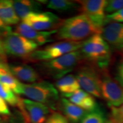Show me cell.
<instances>
[{
  "label": "cell",
  "mask_w": 123,
  "mask_h": 123,
  "mask_svg": "<svg viewBox=\"0 0 123 123\" xmlns=\"http://www.w3.org/2000/svg\"><path fill=\"white\" fill-rule=\"evenodd\" d=\"M101 29L92 22L84 14L62 20L55 34L58 39L71 42H83L96 33H101Z\"/></svg>",
  "instance_id": "1"
},
{
  "label": "cell",
  "mask_w": 123,
  "mask_h": 123,
  "mask_svg": "<svg viewBox=\"0 0 123 123\" xmlns=\"http://www.w3.org/2000/svg\"><path fill=\"white\" fill-rule=\"evenodd\" d=\"M83 59L92 63L99 70L107 69L111 60V48L101 33L92 35L83 42L80 49Z\"/></svg>",
  "instance_id": "2"
},
{
  "label": "cell",
  "mask_w": 123,
  "mask_h": 123,
  "mask_svg": "<svg viewBox=\"0 0 123 123\" xmlns=\"http://www.w3.org/2000/svg\"><path fill=\"white\" fill-rule=\"evenodd\" d=\"M18 95H24L29 99L49 106H53L59 99V92L53 84L42 80L33 83H21Z\"/></svg>",
  "instance_id": "3"
},
{
  "label": "cell",
  "mask_w": 123,
  "mask_h": 123,
  "mask_svg": "<svg viewBox=\"0 0 123 123\" xmlns=\"http://www.w3.org/2000/svg\"><path fill=\"white\" fill-rule=\"evenodd\" d=\"M83 59L79 50L71 52L56 59L43 62L40 64L43 73L54 79L58 80L70 74Z\"/></svg>",
  "instance_id": "4"
},
{
  "label": "cell",
  "mask_w": 123,
  "mask_h": 123,
  "mask_svg": "<svg viewBox=\"0 0 123 123\" xmlns=\"http://www.w3.org/2000/svg\"><path fill=\"white\" fill-rule=\"evenodd\" d=\"M83 42L62 41L50 44L43 48L36 50L27 58L31 61L42 62L56 59L67 54L79 50Z\"/></svg>",
  "instance_id": "5"
},
{
  "label": "cell",
  "mask_w": 123,
  "mask_h": 123,
  "mask_svg": "<svg viewBox=\"0 0 123 123\" xmlns=\"http://www.w3.org/2000/svg\"><path fill=\"white\" fill-rule=\"evenodd\" d=\"M6 54L21 58H28L39 47L35 42L15 32L11 31L1 38Z\"/></svg>",
  "instance_id": "6"
},
{
  "label": "cell",
  "mask_w": 123,
  "mask_h": 123,
  "mask_svg": "<svg viewBox=\"0 0 123 123\" xmlns=\"http://www.w3.org/2000/svg\"><path fill=\"white\" fill-rule=\"evenodd\" d=\"M91 64L81 66L75 75L80 88L95 98H101V71Z\"/></svg>",
  "instance_id": "7"
},
{
  "label": "cell",
  "mask_w": 123,
  "mask_h": 123,
  "mask_svg": "<svg viewBox=\"0 0 123 123\" xmlns=\"http://www.w3.org/2000/svg\"><path fill=\"white\" fill-rule=\"evenodd\" d=\"M100 71L101 98L110 108L119 107L123 104V87L115 78L110 75L107 69Z\"/></svg>",
  "instance_id": "8"
},
{
  "label": "cell",
  "mask_w": 123,
  "mask_h": 123,
  "mask_svg": "<svg viewBox=\"0 0 123 123\" xmlns=\"http://www.w3.org/2000/svg\"><path fill=\"white\" fill-rule=\"evenodd\" d=\"M17 107L25 123H44L50 113L49 106L30 99L20 98Z\"/></svg>",
  "instance_id": "9"
},
{
  "label": "cell",
  "mask_w": 123,
  "mask_h": 123,
  "mask_svg": "<svg viewBox=\"0 0 123 123\" xmlns=\"http://www.w3.org/2000/svg\"><path fill=\"white\" fill-rule=\"evenodd\" d=\"M62 20L57 15L50 12H39L29 14L22 20L36 30L46 31L56 30Z\"/></svg>",
  "instance_id": "10"
},
{
  "label": "cell",
  "mask_w": 123,
  "mask_h": 123,
  "mask_svg": "<svg viewBox=\"0 0 123 123\" xmlns=\"http://www.w3.org/2000/svg\"><path fill=\"white\" fill-rule=\"evenodd\" d=\"M79 4V10L88 17L95 25L102 29L106 19L105 0H83L77 1Z\"/></svg>",
  "instance_id": "11"
},
{
  "label": "cell",
  "mask_w": 123,
  "mask_h": 123,
  "mask_svg": "<svg viewBox=\"0 0 123 123\" xmlns=\"http://www.w3.org/2000/svg\"><path fill=\"white\" fill-rule=\"evenodd\" d=\"M15 32L35 42L39 46L53 42V35L56 34V30L46 31L36 30L21 21L15 27Z\"/></svg>",
  "instance_id": "12"
},
{
  "label": "cell",
  "mask_w": 123,
  "mask_h": 123,
  "mask_svg": "<svg viewBox=\"0 0 123 123\" xmlns=\"http://www.w3.org/2000/svg\"><path fill=\"white\" fill-rule=\"evenodd\" d=\"M101 34L110 48L123 51V24L111 22L105 25Z\"/></svg>",
  "instance_id": "13"
},
{
  "label": "cell",
  "mask_w": 123,
  "mask_h": 123,
  "mask_svg": "<svg viewBox=\"0 0 123 123\" xmlns=\"http://www.w3.org/2000/svg\"><path fill=\"white\" fill-rule=\"evenodd\" d=\"M9 70L16 79L24 82L33 83L39 79V75L36 70L27 64H9Z\"/></svg>",
  "instance_id": "14"
},
{
  "label": "cell",
  "mask_w": 123,
  "mask_h": 123,
  "mask_svg": "<svg viewBox=\"0 0 123 123\" xmlns=\"http://www.w3.org/2000/svg\"><path fill=\"white\" fill-rule=\"evenodd\" d=\"M67 98L71 102L88 112L99 109L95 97L81 88Z\"/></svg>",
  "instance_id": "15"
},
{
  "label": "cell",
  "mask_w": 123,
  "mask_h": 123,
  "mask_svg": "<svg viewBox=\"0 0 123 123\" xmlns=\"http://www.w3.org/2000/svg\"><path fill=\"white\" fill-rule=\"evenodd\" d=\"M12 2L15 13L21 20L31 13L41 12L42 8V2L41 1L15 0L12 1Z\"/></svg>",
  "instance_id": "16"
},
{
  "label": "cell",
  "mask_w": 123,
  "mask_h": 123,
  "mask_svg": "<svg viewBox=\"0 0 123 123\" xmlns=\"http://www.w3.org/2000/svg\"><path fill=\"white\" fill-rule=\"evenodd\" d=\"M55 87L58 92L67 98L81 88L75 75L71 74H69L57 80Z\"/></svg>",
  "instance_id": "17"
},
{
  "label": "cell",
  "mask_w": 123,
  "mask_h": 123,
  "mask_svg": "<svg viewBox=\"0 0 123 123\" xmlns=\"http://www.w3.org/2000/svg\"><path fill=\"white\" fill-rule=\"evenodd\" d=\"M61 105L64 116L70 123H79L88 112L66 98L62 99Z\"/></svg>",
  "instance_id": "18"
},
{
  "label": "cell",
  "mask_w": 123,
  "mask_h": 123,
  "mask_svg": "<svg viewBox=\"0 0 123 123\" xmlns=\"http://www.w3.org/2000/svg\"><path fill=\"white\" fill-rule=\"evenodd\" d=\"M0 18L7 26L19 24L20 19L15 13L12 1L0 0Z\"/></svg>",
  "instance_id": "19"
},
{
  "label": "cell",
  "mask_w": 123,
  "mask_h": 123,
  "mask_svg": "<svg viewBox=\"0 0 123 123\" xmlns=\"http://www.w3.org/2000/svg\"><path fill=\"white\" fill-rule=\"evenodd\" d=\"M79 3L70 0H51L47 3V8L58 12L71 11L79 9Z\"/></svg>",
  "instance_id": "20"
},
{
  "label": "cell",
  "mask_w": 123,
  "mask_h": 123,
  "mask_svg": "<svg viewBox=\"0 0 123 123\" xmlns=\"http://www.w3.org/2000/svg\"><path fill=\"white\" fill-rule=\"evenodd\" d=\"M0 83L11 89L15 94L18 95L21 83L12 74L9 68L0 69Z\"/></svg>",
  "instance_id": "21"
},
{
  "label": "cell",
  "mask_w": 123,
  "mask_h": 123,
  "mask_svg": "<svg viewBox=\"0 0 123 123\" xmlns=\"http://www.w3.org/2000/svg\"><path fill=\"white\" fill-rule=\"evenodd\" d=\"M0 97L7 104L13 107H17L20 100V98L16 96L11 89L1 83H0Z\"/></svg>",
  "instance_id": "22"
},
{
  "label": "cell",
  "mask_w": 123,
  "mask_h": 123,
  "mask_svg": "<svg viewBox=\"0 0 123 123\" xmlns=\"http://www.w3.org/2000/svg\"><path fill=\"white\" fill-rule=\"evenodd\" d=\"M107 119L100 109L87 112L79 123H105Z\"/></svg>",
  "instance_id": "23"
},
{
  "label": "cell",
  "mask_w": 123,
  "mask_h": 123,
  "mask_svg": "<svg viewBox=\"0 0 123 123\" xmlns=\"http://www.w3.org/2000/svg\"><path fill=\"white\" fill-rule=\"evenodd\" d=\"M123 9V0H110L107 1L105 7V13L110 14Z\"/></svg>",
  "instance_id": "24"
},
{
  "label": "cell",
  "mask_w": 123,
  "mask_h": 123,
  "mask_svg": "<svg viewBox=\"0 0 123 123\" xmlns=\"http://www.w3.org/2000/svg\"><path fill=\"white\" fill-rule=\"evenodd\" d=\"M44 123H70L63 115L54 112L50 114Z\"/></svg>",
  "instance_id": "25"
},
{
  "label": "cell",
  "mask_w": 123,
  "mask_h": 123,
  "mask_svg": "<svg viewBox=\"0 0 123 123\" xmlns=\"http://www.w3.org/2000/svg\"><path fill=\"white\" fill-rule=\"evenodd\" d=\"M111 22L123 24V9L115 13L106 15L105 25Z\"/></svg>",
  "instance_id": "26"
},
{
  "label": "cell",
  "mask_w": 123,
  "mask_h": 123,
  "mask_svg": "<svg viewBox=\"0 0 123 123\" xmlns=\"http://www.w3.org/2000/svg\"><path fill=\"white\" fill-rule=\"evenodd\" d=\"M111 117L117 123H123V104L119 107L111 108Z\"/></svg>",
  "instance_id": "27"
},
{
  "label": "cell",
  "mask_w": 123,
  "mask_h": 123,
  "mask_svg": "<svg viewBox=\"0 0 123 123\" xmlns=\"http://www.w3.org/2000/svg\"><path fill=\"white\" fill-rule=\"evenodd\" d=\"M10 115V112L7 103L0 97V116H7Z\"/></svg>",
  "instance_id": "28"
},
{
  "label": "cell",
  "mask_w": 123,
  "mask_h": 123,
  "mask_svg": "<svg viewBox=\"0 0 123 123\" xmlns=\"http://www.w3.org/2000/svg\"><path fill=\"white\" fill-rule=\"evenodd\" d=\"M115 79L120 83L123 87V59L119 63L116 69Z\"/></svg>",
  "instance_id": "29"
},
{
  "label": "cell",
  "mask_w": 123,
  "mask_h": 123,
  "mask_svg": "<svg viewBox=\"0 0 123 123\" xmlns=\"http://www.w3.org/2000/svg\"><path fill=\"white\" fill-rule=\"evenodd\" d=\"M12 31V28L6 25L0 18V38H2L6 34Z\"/></svg>",
  "instance_id": "30"
},
{
  "label": "cell",
  "mask_w": 123,
  "mask_h": 123,
  "mask_svg": "<svg viewBox=\"0 0 123 123\" xmlns=\"http://www.w3.org/2000/svg\"><path fill=\"white\" fill-rule=\"evenodd\" d=\"M1 68H9V64L6 63V56L0 55V69Z\"/></svg>",
  "instance_id": "31"
},
{
  "label": "cell",
  "mask_w": 123,
  "mask_h": 123,
  "mask_svg": "<svg viewBox=\"0 0 123 123\" xmlns=\"http://www.w3.org/2000/svg\"><path fill=\"white\" fill-rule=\"evenodd\" d=\"M0 123H22L20 122V121H17V120L9 121L7 118H4V119L0 118Z\"/></svg>",
  "instance_id": "32"
},
{
  "label": "cell",
  "mask_w": 123,
  "mask_h": 123,
  "mask_svg": "<svg viewBox=\"0 0 123 123\" xmlns=\"http://www.w3.org/2000/svg\"><path fill=\"white\" fill-rule=\"evenodd\" d=\"M5 55H6V54H5V53L4 48H3L2 40H1V38H0V55H1V56H6Z\"/></svg>",
  "instance_id": "33"
},
{
  "label": "cell",
  "mask_w": 123,
  "mask_h": 123,
  "mask_svg": "<svg viewBox=\"0 0 123 123\" xmlns=\"http://www.w3.org/2000/svg\"><path fill=\"white\" fill-rule=\"evenodd\" d=\"M105 123H117L116 122L115 120H113V119H110L109 120H107Z\"/></svg>",
  "instance_id": "34"
}]
</instances>
